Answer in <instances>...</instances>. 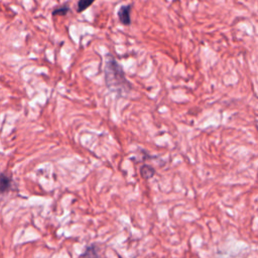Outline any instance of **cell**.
Here are the masks:
<instances>
[{"label":"cell","mask_w":258,"mask_h":258,"mask_svg":"<svg viewBox=\"0 0 258 258\" xmlns=\"http://www.w3.org/2000/svg\"><path fill=\"white\" fill-rule=\"evenodd\" d=\"M81 258H98V252L96 246H89L86 251L81 255Z\"/></svg>","instance_id":"6"},{"label":"cell","mask_w":258,"mask_h":258,"mask_svg":"<svg viewBox=\"0 0 258 258\" xmlns=\"http://www.w3.org/2000/svg\"><path fill=\"white\" fill-rule=\"evenodd\" d=\"M11 186V179L6 174H0V195L6 193Z\"/></svg>","instance_id":"3"},{"label":"cell","mask_w":258,"mask_h":258,"mask_svg":"<svg viewBox=\"0 0 258 258\" xmlns=\"http://www.w3.org/2000/svg\"><path fill=\"white\" fill-rule=\"evenodd\" d=\"M70 11V7L68 5V3L63 4L61 6H58L54 9L53 11V15L54 16H66Z\"/></svg>","instance_id":"4"},{"label":"cell","mask_w":258,"mask_h":258,"mask_svg":"<svg viewBox=\"0 0 258 258\" xmlns=\"http://www.w3.org/2000/svg\"><path fill=\"white\" fill-rule=\"evenodd\" d=\"M140 173H141V175H142L144 178L149 179V178H151V177L154 176V174H155V170H154V168L145 165V166H142V167H141V169H140Z\"/></svg>","instance_id":"5"},{"label":"cell","mask_w":258,"mask_h":258,"mask_svg":"<svg viewBox=\"0 0 258 258\" xmlns=\"http://www.w3.org/2000/svg\"><path fill=\"white\" fill-rule=\"evenodd\" d=\"M130 12H131V6L130 5H123L119 8L117 15L118 18L120 20V22L124 25H130L131 24V16H130Z\"/></svg>","instance_id":"2"},{"label":"cell","mask_w":258,"mask_h":258,"mask_svg":"<svg viewBox=\"0 0 258 258\" xmlns=\"http://www.w3.org/2000/svg\"><path fill=\"white\" fill-rule=\"evenodd\" d=\"M96 0H79L78 1V12H83L89 8Z\"/></svg>","instance_id":"7"},{"label":"cell","mask_w":258,"mask_h":258,"mask_svg":"<svg viewBox=\"0 0 258 258\" xmlns=\"http://www.w3.org/2000/svg\"><path fill=\"white\" fill-rule=\"evenodd\" d=\"M105 82L110 90L122 94L130 90V84L126 80L124 71L118 62L108 54L105 58Z\"/></svg>","instance_id":"1"}]
</instances>
